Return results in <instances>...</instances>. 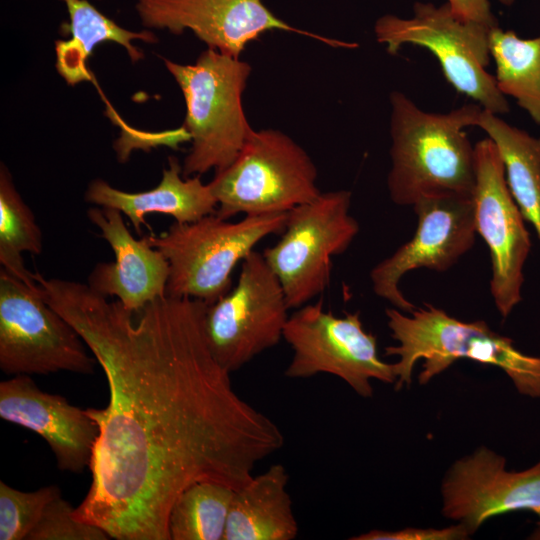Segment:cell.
Segmentation results:
<instances>
[{"mask_svg": "<svg viewBox=\"0 0 540 540\" xmlns=\"http://www.w3.org/2000/svg\"><path fill=\"white\" fill-rule=\"evenodd\" d=\"M37 282L46 302L80 334L104 371L90 488L73 516L117 540H170V510L183 490L215 481L237 490L284 445L278 425L233 388L205 332L208 304L164 296L134 318L88 284Z\"/></svg>", "mask_w": 540, "mask_h": 540, "instance_id": "cell-1", "label": "cell"}, {"mask_svg": "<svg viewBox=\"0 0 540 540\" xmlns=\"http://www.w3.org/2000/svg\"><path fill=\"white\" fill-rule=\"evenodd\" d=\"M390 104V199L413 206L424 198H473L475 147L464 128L476 126L483 108L466 104L448 113H429L400 91L391 92Z\"/></svg>", "mask_w": 540, "mask_h": 540, "instance_id": "cell-2", "label": "cell"}, {"mask_svg": "<svg viewBox=\"0 0 540 540\" xmlns=\"http://www.w3.org/2000/svg\"><path fill=\"white\" fill-rule=\"evenodd\" d=\"M391 337L398 345L385 348L393 363L395 389L409 386L417 361L423 359L419 383L427 384L460 358L502 369L519 393L540 397V357L526 355L513 341L494 332L486 322H463L431 304L415 308L409 315L397 308L385 311Z\"/></svg>", "mask_w": 540, "mask_h": 540, "instance_id": "cell-3", "label": "cell"}, {"mask_svg": "<svg viewBox=\"0 0 540 540\" xmlns=\"http://www.w3.org/2000/svg\"><path fill=\"white\" fill-rule=\"evenodd\" d=\"M166 69L179 85L186 104L183 127L191 137L182 174L219 173L239 155L253 128L242 106V94L251 66L239 58L211 48L194 64L164 59Z\"/></svg>", "mask_w": 540, "mask_h": 540, "instance_id": "cell-4", "label": "cell"}, {"mask_svg": "<svg viewBox=\"0 0 540 540\" xmlns=\"http://www.w3.org/2000/svg\"><path fill=\"white\" fill-rule=\"evenodd\" d=\"M288 212L246 215L239 221L210 214L192 223L174 222L159 235L145 236L168 260L166 295L210 305L232 288V272L255 246L281 233Z\"/></svg>", "mask_w": 540, "mask_h": 540, "instance_id": "cell-5", "label": "cell"}, {"mask_svg": "<svg viewBox=\"0 0 540 540\" xmlns=\"http://www.w3.org/2000/svg\"><path fill=\"white\" fill-rule=\"evenodd\" d=\"M318 171L308 153L287 134L253 130L234 162L208 183L218 202L216 215L289 212L317 198Z\"/></svg>", "mask_w": 540, "mask_h": 540, "instance_id": "cell-6", "label": "cell"}, {"mask_svg": "<svg viewBox=\"0 0 540 540\" xmlns=\"http://www.w3.org/2000/svg\"><path fill=\"white\" fill-rule=\"evenodd\" d=\"M491 28L459 19L448 3L437 7L432 3L415 2L412 17L384 15L375 22L374 32L377 41L392 55L405 44L428 49L457 92L498 115L507 113L509 105L495 77L485 69L491 58Z\"/></svg>", "mask_w": 540, "mask_h": 540, "instance_id": "cell-7", "label": "cell"}, {"mask_svg": "<svg viewBox=\"0 0 540 540\" xmlns=\"http://www.w3.org/2000/svg\"><path fill=\"white\" fill-rule=\"evenodd\" d=\"M352 193L335 190L288 212L279 240L262 252L278 278L289 309L321 295L329 285L332 259L351 245L360 226L351 215Z\"/></svg>", "mask_w": 540, "mask_h": 540, "instance_id": "cell-8", "label": "cell"}, {"mask_svg": "<svg viewBox=\"0 0 540 540\" xmlns=\"http://www.w3.org/2000/svg\"><path fill=\"white\" fill-rule=\"evenodd\" d=\"M78 331L30 287L4 268L0 271V368L8 375L59 371L89 375L95 357Z\"/></svg>", "mask_w": 540, "mask_h": 540, "instance_id": "cell-9", "label": "cell"}, {"mask_svg": "<svg viewBox=\"0 0 540 540\" xmlns=\"http://www.w3.org/2000/svg\"><path fill=\"white\" fill-rule=\"evenodd\" d=\"M283 339L293 352L284 372L288 378L331 374L365 398L373 394L372 379L396 382L393 363L378 356L376 336L364 330L359 311L339 317L322 300L309 302L289 316Z\"/></svg>", "mask_w": 540, "mask_h": 540, "instance_id": "cell-10", "label": "cell"}, {"mask_svg": "<svg viewBox=\"0 0 540 540\" xmlns=\"http://www.w3.org/2000/svg\"><path fill=\"white\" fill-rule=\"evenodd\" d=\"M288 310L278 278L263 254L252 251L236 285L208 305L205 332L214 357L230 373L239 370L280 342Z\"/></svg>", "mask_w": 540, "mask_h": 540, "instance_id": "cell-11", "label": "cell"}, {"mask_svg": "<svg viewBox=\"0 0 540 540\" xmlns=\"http://www.w3.org/2000/svg\"><path fill=\"white\" fill-rule=\"evenodd\" d=\"M474 147L475 227L489 247L492 260L491 295L497 310L506 318L522 300L523 268L530 253L531 237L508 187L497 146L488 137Z\"/></svg>", "mask_w": 540, "mask_h": 540, "instance_id": "cell-12", "label": "cell"}, {"mask_svg": "<svg viewBox=\"0 0 540 540\" xmlns=\"http://www.w3.org/2000/svg\"><path fill=\"white\" fill-rule=\"evenodd\" d=\"M412 207L418 217L414 236L370 272L375 295L408 314L416 307L399 289L403 275L422 267L448 270L472 248L476 234L473 198H424Z\"/></svg>", "mask_w": 540, "mask_h": 540, "instance_id": "cell-13", "label": "cell"}, {"mask_svg": "<svg viewBox=\"0 0 540 540\" xmlns=\"http://www.w3.org/2000/svg\"><path fill=\"white\" fill-rule=\"evenodd\" d=\"M136 12L148 29L179 35L190 30L222 54L239 58L248 43L271 30L296 32L333 47H356L295 28L275 16L263 0H137Z\"/></svg>", "mask_w": 540, "mask_h": 540, "instance_id": "cell-14", "label": "cell"}, {"mask_svg": "<svg viewBox=\"0 0 540 540\" xmlns=\"http://www.w3.org/2000/svg\"><path fill=\"white\" fill-rule=\"evenodd\" d=\"M441 493L443 514L470 535L489 518L520 510L536 514L540 525V461L508 471L503 456L482 447L452 465Z\"/></svg>", "mask_w": 540, "mask_h": 540, "instance_id": "cell-15", "label": "cell"}, {"mask_svg": "<svg viewBox=\"0 0 540 540\" xmlns=\"http://www.w3.org/2000/svg\"><path fill=\"white\" fill-rule=\"evenodd\" d=\"M0 417L40 435L62 471L89 468L99 435L86 409L41 390L30 375H15L0 383Z\"/></svg>", "mask_w": 540, "mask_h": 540, "instance_id": "cell-16", "label": "cell"}, {"mask_svg": "<svg viewBox=\"0 0 540 540\" xmlns=\"http://www.w3.org/2000/svg\"><path fill=\"white\" fill-rule=\"evenodd\" d=\"M113 208L91 207L87 217L112 248L115 261L97 263L88 276V286L104 297H116L133 313L166 296L170 265L146 237L136 239Z\"/></svg>", "mask_w": 540, "mask_h": 540, "instance_id": "cell-17", "label": "cell"}, {"mask_svg": "<svg viewBox=\"0 0 540 540\" xmlns=\"http://www.w3.org/2000/svg\"><path fill=\"white\" fill-rule=\"evenodd\" d=\"M86 202L104 208H113L124 214L141 234L147 214H163L177 223H192L214 214L218 202L209 184L200 176L185 178L182 165L176 157L168 158L159 184L142 192H126L111 186L103 179L92 180L85 192Z\"/></svg>", "mask_w": 540, "mask_h": 540, "instance_id": "cell-18", "label": "cell"}, {"mask_svg": "<svg viewBox=\"0 0 540 540\" xmlns=\"http://www.w3.org/2000/svg\"><path fill=\"white\" fill-rule=\"evenodd\" d=\"M288 482L286 468L276 463L235 490L223 540L295 539L298 524Z\"/></svg>", "mask_w": 540, "mask_h": 540, "instance_id": "cell-19", "label": "cell"}, {"mask_svg": "<svg viewBox=\"0 0 540 540\" xmlns=\"http://www.w3.org/2000/svg\"><path fill=\"white\" fill-rule=\"evenodd\" d=\"M68 12L69 23L62 27L70 34L68 40H57L56 68L69 85L91 80L87 67L88 57L96 45L115 42L125 48L132 62L143 58L133 41L156 43V35L148 30L131 31L125 29L102 14L88 0H61Z\"/></svg>", "mask_w": 540, "mask_h": 540, "instance_id": "cell-20", "label": "cell"}, {"mask_svg": "<svg viewBox=\"0 0 540 540\" xmlns=\"http://www.w3.org/2000/svg\"><path fill=\"white\" fill-rule=\"evenodd\" d=\"M476 126L497 146L510 192L540 240V136L534 137L485 109Z\"/></svg>", "mask_w": 540, "mask_h": 540, "instance_id": "cell-21", "label": "cell"}, {"mask_svg": "<svg viewBox=\"0 0 540 540\" xmlns=\"http://www.w3.org/2000/svg\"><path fill=\"white\" fill-rule=\"evenodd\" d=\"M489 49L500 92L513 97L540 125V35L521 38L496 25L489 32Z\"/></svg>", "mask_w": 540, "mask_h": 540, "instance_id": "cell-22", "label": "cell"}, {"mask_svg": "<svg viewBox=\"0 0 540 540\" xmlns=\"http://www.w3.org/2000/svg\"><path fill=\"white\" fill-rule=\"evenodd\" d=\"M235 489L215 481L193 483L175 500L170 540H223Z\"/></svg>", "mask_w": 540, "mask_h": 540, "instance_id": "cell-23", "label": "cell"}, {"mask_svg": "<svg viewBox=\"0 0 540 540\" xmlns=\"http://www.w3.org/2000/svg\"><path fill=\"white\" fill-rule=\"evenodd\" d=\"M42 233L35 215L17 191L12 176L0 167V263L2 268L30 287H37L36 274L27 270L22 253L39 255Z\"/></svg>", "mask_w": 540, "mask_h": 540, "instance_id": "cell-24", "label": "cell"}, {"mask_svg": "<svg viewBox=\"0 0 540 540\" xmlns=\"http://www.w3.org/2000/svg\"><path fill=\"white\" fill-rule=\"evenodd\" d=\"M60 495L56 485L24 492L0 481V540H27L47 504Z\"/></svg>", "mask_w": 540, "mask_h": 540, "instance_id": "cell-25", "label": "cell"}, {"mask_svg": "<svg viewBox=\"0 0 540 540\" xmlns=\"http://www.w3.org/2000/svg\"><path fill=\"white\" fill-rule=\"evenodd\" d=\"M75 508L62 495L51 500L27 540H107L102 528L73 516Z\"/></svg>", "mask_w": 540, "mask_h": 540, "instance_id": "cell-26", "label": "cell"}, {"mask_svg": "<svg viewBox=\"0 0 540 540\" xmlns=\"http://www.w3.org/2000/svg\"><path fill=\"white\" fill-rule=\"evenodd\" d=\"M467 529L460 523L448 528H404L398 531L370 530L352 537V540H458L469 536Z\"/></svg>", "mask_w": 540, "mask_h": 540, "instance_id": "cell-27", "label": "cell"}, {"mask_svg": "<svg viewBox=\"0 0 540 540\" xmlns=\"http://www.w3.org/2000/svg\"><path fill=\"white\" fill-rule=\"evenodd\" d=\"M504 5H512L514 0H499ZM452 13L464 21L477 22L488 27L497 25L489 0H447Z\"/></svg>", "mask_w": 540, "mask_h": 540, "instance_id": "cell-28", "label": "cell"}]
</instances>
